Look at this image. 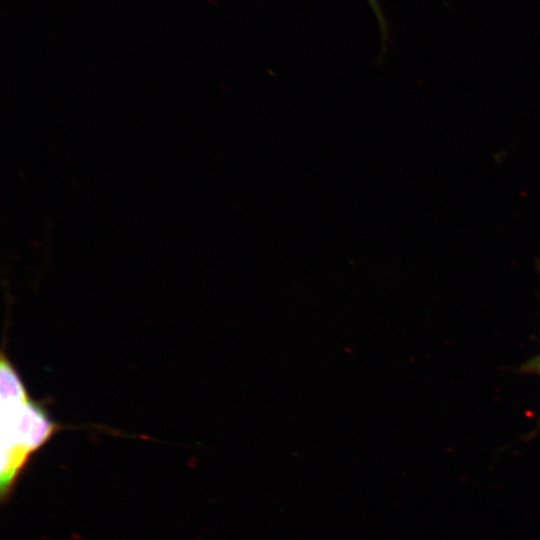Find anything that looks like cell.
<instances>
[{"label": "cell", "instance_id": "6da1fadb", "mask_svg": "<svg viewBox=\"0 0 540 540\" xmlns=\"http://www.w3.org/2000/svg\"><path fill=\"white\" fill-rule=\"evenodd\" d=\"M57 425L24 396H1V496L11 493L31 455L56 432Z\"/></svg>", "mask_w": 540, "mask_h": 540}, {"label": "cell", "instance_id": "277c9868", "mask_svg": "<svg viewBox=\"0 0 540 540\" xmlns=\"http://www.w3.org/2000/svg\"><path fill=\"white\" fill-rule=\"evenodd\" d=\"M539 271H540V264H539Z\"/></svg>", "mask_w": 540, "mask_h": 540}, {"label": "cell", "instance_id": "3957f363", "mask_svg": "<svg viewBox=\"0 0 540 540\" xmlns=\"http://www.w3.org/2000/svg\"><path fill=\"white\" fill-rule=\"evenodd\" d=\"M538 368H539V372H540V361H539V364H538Z\"/></svg>", "mask_w": 540, "mask_h": 540}, {"label": "cell", "instance_id": "7a4b0ae2", "mask_svg": "<svg viewBox=\"0 0 540 540\" xmlns=\"http://www.w3.org/2000/svg\"><path fill=\"white\" fill-rule=\"evenodd\" d=\"M371 4L374 6V8L376 9V5H375V1L374 0H370Z\"/></svg>", "mask_w": 540, "mask_h": 540}]
</instances>
